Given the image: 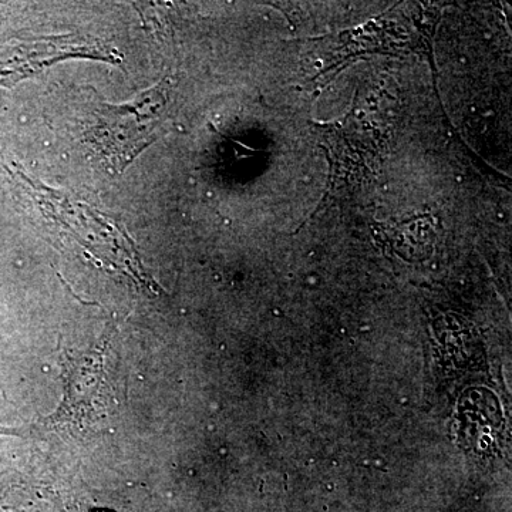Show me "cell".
<instances>
[{
  "label": "cell",
  "instance_id": "cell-1",
  "mask_svg": "<svg viewBox=\"0 0 512 512\" xmlns=\"http://www.w3.org/2000/svg\"><path fill=\"white\" fill-rule=\"evenodd\" d=\"M168 107V83H158L123 106L101 104L96 107L89 130L94 147L113 165L123 171L138 154L160 134Z\"/></svg>",
  "mask_w": 512,
  "mask_h": 512
},
{
  "label": "cell",
  "instance_id": "cell-2",
  "mask_svg": "<svg viewBox=\"0 0 512 512\" xmlns=\"http://www.w3.org/2000/svg\"><path fill=\"white\" fill-rule=\"evenodd\" d=\"M111 399L103 369V356L93 355L67 362L66 400L53 416L56 424H72L84 429L106 416Z\"/></svg>",
  "mask_w": 512,
  "mask_h": 512
},
{
  "label": "cell",
  "instance_id": "cell-3",
  "mask_svg": "<svg viewBox=\"0 0 512 512\" xmlns=\"http://www.w3.org/2000/svg\"><path fill=\"white\" fill-rule=\"evenodd\" d=\"M69 57L116 60L103 46L80 37H56L19 43L0 52V86L12 84L42 72L50 64Z\"/></svg>",
  "mask_w": 512,
  "mask_h": 512
}]
</instances>
